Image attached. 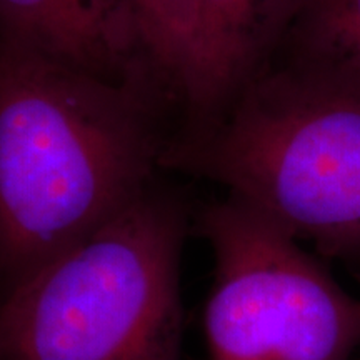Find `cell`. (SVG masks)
<instances>
[{"instance_id":"6da1fadb","label":"cell","mask_w":360,"mask_h":360,"mask_svg":"<svg viewBox=\"0 0 360 360\" xmlns=\"http://www.w3.org/2000/svg\"><path fill=\"white\" fill-rule=\"evenodd\" d=\"M167 107L0 37V295L154 186Z\"/></svg>"},{"instance_id":"7a4b0ae2","label":"cell","mask_w":360,"mask_h":360,"mask_svg":"<svg viewBox=\"0 0 360 360\" xmlns=\"http://www.w3.org/2000/svg\"><path fill=\"white\" fill-rule=\"evenodd\" d=\"M162 170L220 184L360 281V101L270 62L222 115L174 132Z\"/></svg>"},{"instance_id":"3957f363","label":"cell","mask_w":360,"mask_h":360,"mask_svg":"<svg viewBox=\"0 0 360 360\" xmlns=\"http://www.w3.org/2000/svg\"><path fill=\"white\" fill-rule=\"evenodd\" d=\"M191 210L154 184L0 295V360H182Z\"/></svg>"},{"instance_id":"277c9868","label":"cell","mask_w":360,"mask_h":360,"mask_svg":"<svg viewBox=\"0 0 360 360\" xmlns=\"http://www.w3.org/2000/svg\"><path fill=\"white\" fill-rule=\"evenodd\" d=\"M193 222L214 255L209 360H350L360 349V300L272 220L227 193Z\"/></svg>"},{"instance_id":"5b68a950","label":"cell","mask_w":360,"mask_h":360,"mask_svg":"<svg viewBox=\"0 0 360 360\" xmlns=\"http://www.w3.org/2000/svg\"><path fill=\"white\" fill-rule=\"evenodd\" d=\"M295 6L297 0H192L175 132L214 122L267 69Z\"/></svg>"},{"instance_id":"8992f818","label":"cell","mask_w":360,"mask_h":360,"mask_svg":"<svg viewBox=\"0 0 360 360\" xmlns=\"http://www.w3.org/2000/svg\"><path fill=\"white\" fill-rule=\"evenodd\" d=\"M0 37L169 102L148 69L130 0H0Z\"/></svg>"},{"instance_id":"52a82bcc","label":"cell","mask_w":360,"mask_h":360,"mask_svg":"<svg viewBox=\"0 0 360 360\" xmlns=\"http://www.w3.org/2000/svg\"><path fill=\"white\" fill-rule=\"evenodd\" d=\"M272 62L360 101V0H297Z\"/></svg>"},{"instance_id":"ba28073f","label":"cell","mask_w":360,"mask_h":360,"mask_svg":"<svg viewBox=\"0 0 360 360\" xmlns=\"http://www.w3.org/2000/svg\"><path fill=\"white\" fill-rule=\"evenodd\" d=\"M148 69L177 109L192 0H130Z\"/></svg>"},{"instance_id":"9c48e42d","label":"cell","mask_w":360,"mask_h":360,"mask_svg":"<svg viewBox=\"0 0 360 360\" xmlns=\"http://www.w3.org/2000/svg\"><path fill=\"white\" fill-rule=\"evenodd\" d=\"M359 360H360V359H359Z\"/></svg>"}]
</instances>
